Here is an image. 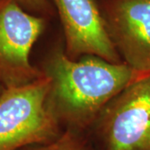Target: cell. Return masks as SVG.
Returning <instances> with one entry per match:
<instances>
[{"label":"cell","instance_id":"obj_3","mask_svg":"<svg viewBox=\"0 0 150 150\" xmlns=\"http://www.w3.org/2000/svg\"><path fill=\"white\" fill-rule=\"evenodd\" d=\"M95 122L104 150H150V73L115 97Z\"/></svg>","mask_w":150,"mask_h":150},{"label":"cell","instance_id":"obj_2","mask_svg":"<svg viewBox=\"0 0 150 150\" xmlns=\"http://www.w3.org/2000/svg\"><path fill=\"white\" fill-rule=\"evenodd\" d=\"M44 74V73H43ZM47 75L0 93V150H20L56 139L59 120L49 105Z\"/></svg>","mask_w":150,"mask_h":150},{"label":"cell","instance_id":"obj_6","mask_svg":"<svg viewBox=\"0 0 150 150\" xmlns=\"http://www.w3.org/2000/svg\"><path fill=\"white\" fill-rule=\"evenodd\" d=\"M102 14L123 62L139 74H149L150 0H108Z\"/></svg>","mask_w":150,"mask_h":150},{"label":"cell","instance_id":"obj_5","mask_svg":"<svg viewBox=\"0 0 150 150\" xmlns=\"http://www.w3.org/2000/svg\"><path fill=\"white\" fill-rule=\"evenodd\" d=\"M54 3L64 28L65 54L69 58L88 55L112 64L122 63L94 0H54Z\"/></svg>","mask_w":150,"mask_h":150},{"label":"cell","instance_id":"obj_8","mask_svg":"<svg viewBox=\"0 0 150 150\" xmlns=\"http://www.w3.org/2000/svg\"><path fill=\"white\" fill-rule=\"evenodd\" d=\"M23 9L32 13L48 14L51 13L52 8L48 0H14Z\"/></svg>","mask_w":150,"mask_h":150},{"label":"cell","instance_id":"obj_1","mask_svg":"<svg viewBox=\"0 0 150 150\" xmlns=\"http://www.w3.org/2000/svg\"><path fill=\"white\" fill-rule=\"evenodd\" d=\"M43 72L51 81L52 110L59 122L75 129L91 125L115 97L144 75L124 62L112 64L95 56L76 60L61 49L49 57Z\"/></svg>","mask_w":150,"mask_h":150},{"label":"cell","instance_id":"obj_7","mask_svg":"<svg viewBox=\"0 0 150 150\" xmlns=\"http://www.w3.org/2000/svg\"><path fill=\"white\" fill-rule=\"evenodd\" d=\"M20 150H93L73 131L60 134L54 140L41 144L28 146Z\"/></svg>","mask_w":150,"mask_h":150},{"label":"cell","instance_id":"obj_4","mask_svg":"<svg viewBox=\"0 0 150 150\" xmlns=\"http://www.w3.org/2000/svg\"><path fill=\"white\" fill-rule=\"evenodd\" d=\"M44 26L43 18L14 0H0V83L4 88L26 85L43 76L29 55Z\"/></svg>","mask_w":150,"mask_h":150}]
</instances>
